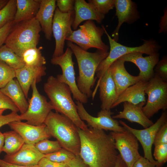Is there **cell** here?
Returning a JSON list of instances; mask_svg holds the SVG:
<instances>
[{"instance_id":"6da1fadb","label":"cell","mask_w":167,"mask_h":167,"mask_svg":"<svg viewBox=\"0 0 167 167\" xmlns=\"http://www.w3.org/2000/svg\"><path fill=\"white\" fill-rule=\"evenodd\" d=\"M80 141L79 156L90 167H113L118 154L111 135L90 127H77Z\"/></svg>"},{"instance_id":"7a4b0ae2","label":"cell","mask_w":167,"mask_h":167,"mask_svg":"<svg viewBox=\"0 0 167 167\" xmlns=\"http://www.w3.org/2000/svg\"><path fill=\"white\" fill-rule=\"evenodd\" d=\"M67 45L74 54L76 59L79 75L77 85L80 92L89 98L92 96L96 79V69L100 63L108 55L109 51L98 50L94 52L84 50L74 43L67 41Z\"/></svg>"},{"instance_id":"3957f363","label":"cell","mask_w":167,"mask_h":167,"mask_svg":"<svg viewBox=\"0 0 167 167\" xmlns=\"http://www.w3.org/2000/svg\"><path fill=\"white\" fill-rule=\"evenodd\" d=\"M43 88L56 112L67 117L81 129L86 130L88 128L78 115L76 105L72 98L71 90L67 85L51 75L44 84Z\"/></svg>"},{"instance_id":"277c9868","label":"cell","mask_w":167,"mask_h":167,"mask_svg":"<svg viewBox=\"0 0 167 167\" xmlns=\"http://www.w3.org/2000/svg\"><path fill=\"white\" fill-rule=\"evenodd\" d=\"M44 123L51 136L55 138L62 148L79 155L80 141L77 127L68 118L51 111Z\"/></svg>"},{"instance_id":"5b68a950","label":"cell","mask_w":167,"mask_h":167,"mask_svg":"<svg viewBox=\"0 0 167 167\" xmlns=\"http://www.w3.org/2000/svg\"><path fill=\"white\" fill-rule=\"evenodd\" d=\"M42 31L35 18L14 24L4 45L21 57L27 49L37 47Z\"/></svg>"},{"instance_id":"8992f818","label":"cell","mask_w":167,"mask_h":167,"mask_svg":"<svg viewBox=\"0 0 167 167\" xmlns=\"http://www.w3.org/2000/svg\"><path fill=\"white\" fill-rule=\"evenodd\" d=\"M105 33L109 40L110 51L108 56L98 66L96 72L99 81L110 65L121 57L131 53L139 52L149 55L158 53L161 46L154 39L143 40V44L138 46L130 47L123 45L115 41L110 36L105 27Z\"/></svg>"},{"instance_id":"52a82bcc","label":"cell","mask_w":167,"mask_h":167,"mask_svg":"<svg viewBox=\"0 0 167 167\" xmlns=\"http://www.w3.org/2000/svg\"><path fill=\"white\" fill-rule=\"evenodd\" d=\"M79 26V28L73 31L66 40L74 43L86 51L91 48L108 51L109 45L102 40V37L105 33L104 26H97L94 21L88 20Z\"/></svg>"},{"instance_id":"ba28073f","label":"cell","mask_w":167,"mask_h":167,"mask_svg":"<svg viewBox=\"0 0 167 167\" xmlns=\"http://www.w3.org/2000/svg\"><path fill=\"white\" fill-rule=\"evenodd\" d=\"M145 93L148 96L143 111L149 119L161 109H167V82L163 81L155 74L148 82Z\"/></svg>"},{"instance_id":"9c48e42d","label":"cell","mask_w":167,"mask_h":167,"mask_svg":"<svg viewBox=\"0 0 167 167\" xmlns=\"http://www.w3.org/2000/svg\"><path fill=\"white\" fill-rule=\"evenodd\" d=\"M73 53L71 49L68 47L62 55L52 58L51 62L61 67L62 74L57 75L56 78L59 81L69 86L73 98L83 104H86L88 101V98L80 92L77 85L74 68L75 63L72 58Z\"/></svg>"},{"instance_id":"30bf717a","label":"cell","mask_w":167,"mask_h":167,"mask_svg":"<svg viewBox=\"0 0 167 167\" xmlns=\"http://www.w3.org/2000/svg\"><path fill=\"white\" fill-rule=\"evenodd\" d=\"M36 84L34 82L31 85L32 94L29 101L27 110L19 115V116L21 121L25 120L29 124L38 126L44 123L54 108L46 98L39 93Z\"/></svg>"},{"instance_id":"8fae6325","label":"cell","mask_w":167,"mask_h":167,"mask_svg":"<svg viewBox=\"0 0 167 167\" xmlns=\"http://www.w3.org/2000/svg\"><path fill=\"white\" fill-rule=\"evenodd\" d=\"M75 16L74 11L63 13L56 7L52 26V34L55 41V48L52 58L60 56L64 53L65 41L73 32L71 27Z\"/></svg>"},{"instance_id":"7c38bea8","label":"cell","mask_w":167,"mask_h":167,"mask_svg":"<svg viewBox=\"0 0 167 167\" xmlns=\"http://www.w3.org/2000/svg\"><path fill=\"white\" fill-rule=\"evenodd\" d=\"M120 124L131 132L136 137L143 148L144 157L156 165L152 153V147L156 135L161 126L167 122V113L164 111L156 121L149 127L142 130L133 128L125 122L120 120Z\"/></svg>"},{"instance_id":"4fadbf2b","label":"cell","mask_w":167,"mask_h":167,"mask_svg":"<svg viewBox=\"0 0 167 167\" xmlns=\"http://www.w3.org/2000/svg\"><path fill=\"white\" fill-rule=\"evenodd\" d=\"M125 129L122 132L111 131L109 134L121 157L128 167H132L141 156L139 152L137 139L131 132Z\"/></svg>"},{"instance_id":"5bb4252c","label":"cell","mask_w":167,"mask_h":167,"mask_svg":"<svg viewBox=\"0 0 167 167\" xmlns=\"http://www.w3.org/2000/svg\"><path fill=\"white\" fill-rule=\"evenodd\" d=\"M78 115L82 121H86L88 126L93 128L112 131L120 132L125 128L120 125L119 122L113 118L111 115L113 113L110 110L101 109L99 111L97 117L90 114L85 109L83 104L76 101Z\"/></svg>"},{"instance_id":"9a60e30c","label":"cell","mask_w":167,"mask_h":167,"mask_svg":"<svg viewBox=\"0 0 167 167\" xmlns=\"http://www.w3.org/2000/svg\"><path fill=\"white\" fill-rule=\"evenodd\" d=\"M143 54L135 52L125 54L118 59L125 62H130L134 64L139 68V75L141 80L148 82L154 76V68L159 61V54L158 53L143 57Z\"/></svg>"},{"instance_id":"2e32d148","label":"cell","mask_w":167,"mask_h":167,"mask_svg":"<svg viewBox=\"0 0 167 167\" xmlns=\"http://www.w3.org/2000/svg\"><path fill=\"white\" fill-rule=\"evenodd\" d=\"M8 125L11 129L21 136L25 143L35 144L41 140L51 137L44 123L36 126L21 121H16L11 122Z\"/></svg>"},{"instance_id":"e0dca14e","label":"cell","mask_w":167,"mask_h":167,"mask_svg":"<svg viewBox=\"0 0 167 167\" xmlns=\"http://www.w3.org/2000/svg\"><path fill=\"white\" fill-rule=\"evenodd\" d=\"M115 15L118 19V25L112 33L113 39L117 42L119 40V32L124 23L131 24L140 17L136 3L131 0H115Z\"/></svg>"},{"instance_id":"ac0fdd59","label":"cell","mask_w":167,"mask_h":167,"mask_svg":"<svg viewBox=\"0 0 167 167\" xmlns=\"http://www.w3.org/2000/svg\"><path fill=\"white\" fill-rule=\"evenodd\" d=\"M98 87L101 109L109 110L118 96L115 84L109 68L98 81L95 91L92 93L93 98Z\"/></svg>"},{"instance_id":"d6986e66","label":"cell","mask_w":167,"mask_h":167,"mask_svg":"<svg viewBox=\"0 0 167 167\" xmlns=\"http://www.w3.org/2000/svg\"><path fill=\"white\" fill-rule=\"evenodd\" d=\"M125 61L118 59L109 67L115 84L118 96L128 87L141 80L139 76H133L126 70Z\"/></svg>"},{"instance_id":"ffe728a7","label":"cell","mask_w":167,"mask_h":167,"mask_svg":"<svg viewBox=\"0 0 167 167\" xmlns=\"http://www.w3.org/2000/svg\"><path fill=\"white\" fill-rule=\"evenodd\" d=\"M44 156L45 155L37 150L35 144L25 143L18 152L11 155L6 154L3 160L10 163L30 166L37 165Z\"/></svg>"},{"instance_id":"44dd1931","label":"cell","mask_w":167,"mask_h":167,"mask_svg":"<svg viewBox=\"0 0 167 167\" xmlns=\"http://www.w3.org/2000/svg\"><path fill=\"white\" fill-rule=\"evenodd\" d=\"M46 67L30 66L25 65L15 70L16 77L19 83L26 98H28L30 87L34 82L36 84L41 80L46 75Z\"/></svg>"},{"instance_id":"7402d4cb","label":"cell","mask_w":167,"mask_h":167,"mask_svg":"<svg viewBox=\"0 0 167 167\" xmlns=\"http://www.w3.org/2000/svg\"><path fill=\"white\" fill-rule=\"evenodd\" d=\"M146 103L142 102L134 104L127 102H123V109L112 118L115 119H124L131 122L137 123L144 128L153 124L152 121L144 114L143 107Z\"/></svg>"},{"instance_id":"603a6c76","label":"cell","mask_w":167,"mask_h":167,"mask_svg":"<svg viewBox=\"0 0 167 167\" xmlns=\"http://www.w3.org/2000/svg\"><path fill=\"white\" fill-rule=\"evenodd\" d=\"M55 0H41L35 18L39 23L46 39L51 41L53 36L52 23L56 8Z\"/></svg>"},{"instance_id":"cb8c5ba5","label":"cell","mask_w":167,"mask_h":167,"mask_svg":"<svg viewBox=\"0 0 167 167\" xmlns=\"http://www.w3.org/2000/svg\"><path fill=\"white\" fill-rule=\"evenodd\" d=\"M74 11L75 18L72 27L75 30L84 21L95 20L100 24L105 17V15L99 13L92 4L84 0H75Z\"/></svg>"},{"instance_id":"d4e9b609","label":"cell","mask_w":167,"mask_h":167,"mask_svg":"<svg viewBox=\"0 0 167 167\" xmlns=\"http://www.w3.org/2000/svg\"><path fill=\"white\" fill-rule=\"evenodd\" d=\"M148 82L140 80L127 88L118 96L111 109L125 102L134 104L146 103L145 91Z\"/></svg>"},{"instance_id":"484cf974","label":"cell","mask_w":167,"mask_h":167,"mask_svg":"<svg viewBox=\"0 0 167 167\" xmlns=\"http://www.w3.org/2000/svg\"><path fill=\"white\" fill-rule=\"evenodd\" d=\"M0 90L14 103L21 114L27 111L28 106V102L17 79L11 80L4 87L0 89Z\"/></svg>"},{"instance_id":"4316f807","label":"cell","mask_w":167,"mask_h":167,"mask_svg":"<svg viewBox=\"0 0 167 167\" xmlns=\"http://www.w3.org/2000/svg\"><path fill=\"white\" fill-rule=\"evenodd\" d=\"M41 0H16V11L14 24L35 18L39 10Z\"/></svg>"},{"instance_id":"83f0119b","label":"cell","mask_w":167,"mask_h":167,"mask_svg":"<svg viewBox=\"0 0 167 167\" xmlns=\"http://www.w3.org/2000/svg\"><path fill=\"white\" fill-rule=\"evenodd\" d=\"M4 145L2 151L7 155H11L18 152L25 143L21 136L14 131H11L3 133Z\"/></svg>"},{"instance_id":"f1b7e54d","label":"cell","mask_w":167,"mask_h":167,"mask_svg":"<svg viewBox=\"0 0 167 167\" xmlns=\"http://www.w3.org/2000/svg\"><path fill=\"white\" fill-rule=\"evenodd\" d=\"M42 46L31 48L23 53L22 58L25 65L30 66H40L46 64L45 57L42 55Z\"/></svg>"},{"instance_id":"f546056e","label":"cell","mask_w":167,"mask_h":167,"mask_svg":"<svg viewBox=\"0 0 167 167\" xmlns=\"http://www.w3.org/2000/svg\"><path fill=\"white\" fill-rule=\"evenodd\" d=\"M0 61L15 70L25 66L22 58L5 45L0 47Z\"/></svg>"},{"instance_id":"4dcf8cb0","label":"cell","mask_w":167,"mask_h":167,"mask_svg":"<svg viewBox=\"0 0 167 167\" xmlns=\"http://www.w3.org/2000/svg\"><path fill=\"white\" fill-rule=\"evenodd\" d=\"M16 11V0H9L0 10V28L8 22L13 21Z\"/></svg>"},{"instance_id":"1f68e13d","label":"cell","mask_w":167,"mask_h":167,"mask_svg":"<svg viewBox=\"0 0 167 167\" xmlns=\"http://www.w3.org/2000/svg\"><path fill=\"white\" fill-rule=\"evenodd\" d=\"M35 145L41 153L45 155L53 153L62 148L57 141L50 140L48 139L41 140Z\"/></svg>"},{"instance_id":"d6a6232c","label":"cell","mask_w":167,"mask_h":167,"mask_svg":"<svg viewBox=\"0 0 167 167\" xmlns=\"http://www.w3.org/2000/svg\"><path fill=\"white\" fill-rule=\"evenodd\" d=\"M75 156L72 153L62 148L56 152L45 155L44 157L53 162L67 164Z\"/></svg>"},{"instance_id":"836d02e7","label":"cell","mask_w":167,"mask_h":167,"mask_svg":"<svg viewBox=\"0 0 167 167\" xmlns=\"http://www.w3.org/2000/svg\"><path fill=\"white\" fill-rule=\"evenodd\" d=\"M15 77V70L0 61V89Z\"/></svg>"},{"instance_id":"e575fe53","label":"cell","mask_w":167,"mask_h":167,"mask_svg":"<svg viewBox=\"0 0 167 167\" xmlns=\"http://www.w3.org/2000/svg\"><path fill=\"white\" fill-rule=\"evenodd\" d=\"M153 156L156 162V167H161L167 161V143L155 146Z\"/></svg>"},{"instance_id":"d590c367","label":"cell","mask_w":167,"mask_h":167,"mask_svg":"<svg viewBox=\"0 0 167 167\" xmlns=\"http://www.w3.org/2000/svg\"><path fill=\"white\" fill-rule=\"evenodd\" d=\"M88 1L99 13L105 15L115 7V0H89Z\"/></svg>"},{"instance_id":"8d00e7d4","label":"cell","mask_w":167,"mask_h":167,"mask_svg":"<svg viewBox=\"0 0 167 167\" xmlns=\"http://www.w3.org/2000/svg\"><path fill=\"white\" fill-rule=\"evenodd\" d=\"M155 74L163 81L167 82V57L164 56L159 60L154 68Z\"/></svg>"},{"instance_id":"74e56055","label":"cell","mask_w":167,"mask_h":167,"mask_svg":"<svg viewBox=\"0 0 167 167\" xmlns=\"http://www.w3.org/2000/svg\"><path fill=\"white\" fill-rule=\"evenodd\" d=\"M9 109L12 112L17 113L19 109L11 100L4 94L0 89V109Z\"/></svg>"},{"instance_id":"f35d334b","label":"cell","mask_w":167,"mask_h":167,"mask_svg":"<svg viewBox=\"0 0 167 167\" xmlns=\"http://www.w3.org/2000/svg\"><path fill=\"white\" fill-rule=\"evenodd\" d=\"M75 0H57L56 5L59 10L63 13L74 11Z\"/></svg>"},{"instance_id":"ab89813d","label":"cell","mask_w":167,"mask_h":167,"mask_svg":"<svg viewBox=\"0 0 167 167\" xmlns=\"http://www.w3.org/2000/svg\"><path fill=\"white\" fill-rule=\"evenodd\" d=\"M167 143V122L157 131L153 142L154 146L161 143Z\"/></svg>"},{"instance_id":"60d3db41","label":"cell","mask_w":167,"mask_h":167,"mask_svg":"<svg viewBox=\"0 0 167 167\" xmlns=\"http://www.w3.org/2000/svg\"><path fill=\"white\" fill-rule=\"evenodd\" d=\"M16 121H21L19 115L17 113L12 112L10 113L0 116V128L9 123Z\"/></svg>"},{"instance_id":"b9f144b4","label":"cell","mask_w":167,"mask_h":167,"mask_svg":"<svg viewBox=\"0 0 167 167\" xmlns=\"http://www.w3.org/2000/svg\"><path fill=\"white\" fill-rule=\"evenodd\" d=\"M14 24L13 21H11L0 28V47L5 44Z\"/></svg>"},{"instance_id":"7bdbcfd3","label":"cell","mask_w":167,"mask_h":167,"mask_svg":"<svg viewBox=\"0 0 167 167\" xmlns=\"http://www.w3.org/2000/svg\"><path fill=\"white\" fill-rule=\"evenodd\" d=\"M38 165L40 167H69L66 164L53 162L45 157L40 160Z\"/></svg>"},{"instance_id":"ee69618b","label":"cell","mask_w":167,"mask_h":167,"mask_svg":"<svg viewBox=\"0 0 167 167\" xmlns=\"http://www.w3.org/2000/svg\"><path fill=\"white\" fill-rule=\"evenodd\" d=\"M159 27V29L158 31L159 34L166 33L167 31V9L166 7L164 9L163 15L161 17Z\"/></svg>"},{"instance_id":"f6af8a7d","label":"cell","mask_w":167,"mask_h":167,"mask_svg":"<svg viewBox=\"0 0 167 167\" xmlns=\"http://www.w3.org/2000/svg\"><path fill=\"white\" fill-rule=\"evenodd\" d=\"M67 164L69 167H90L83 161L79 155L76 156L75 158Z\"/></svg>"},{"instance_id":"bcb514c9","label":"cell","mask_w":167,"mask_h":167,"mask_svg":"<svg viewBox=\"0 0 167 167\" xmlns=\"http://www.w3.org/2000/svg\"><path fill=\"white\" fill-rule=\"evenodd\" d=\"M132 167H156V165L141 156Z\"/></svg>"},{"instance_id":"7dc6e473","label":"cell","mask_w":167,"mask_h":167,"mask_svg":"<svg viewBox=\"0 0 167 167\" xmlns=\"http://www.w3.org/2000/svg\"><path fill=\"white\" fill-rule=\"evenodd\" d=\"M0 167H40L37 165L30 166H26L10 163L0 159Z\"/></svg>"},{"instance_id":"c3c4849f","label":"cell","mask_w":167,"mask_h":167,"mask_svg":"<svg viewBox=\"0 0 167 167\" xmlns=\"http://www.w3.org/2000/svg\"><path fill=\"white\" fill-rule=\"evenodd\" d=\"M113 167H128L119 154L118 155L115 165Z\"/></svg>"},{"instance_id":"681fc988","label":"cell","mask_w":167,"mask_h":167,"mask_svg":"<svg viewBox=\"0 0 167 167\" xmlns=\"http://www.w3.org/2000/svg\"><path fill=\"white\" fill-rule=\"evenodd\" d=\"M4 143V139L3 134L0 131V154L2 151Z\"/></svg>"},{"instance_id":"f907efd6","label":"cell","mask_w":167,"mask_h":167,"mask_svg":"<svg viewBox=\"0 0 167 167\" xmlns=\"http://www.w3.org/2000/svg\"><path fill=\"white\" fill-rule=\"evenodd\" d=\"M9 0H0V10L7 3Z\"/></svg>"},{"instance_id":"816d5d0a","label":"cell","mask_w":167,"mask_h":167,"mask_svg":"<svg viewBox=\"0 0 167 167\" xmlns=\"http://www.w3.org/2000/svg\"><path fill=\"white\" fill-rule=\"evenodd\" d=\"M6 110V109H0V116L2 115L3 112Z\"/></svg>"},{"instance_id":"f5cc1de1","label":"cell","mask_w":167,"mask_h":167,"mask_svg":"<svg viewBox=\"0 0 167 167\" xmlns=\"http://www.w3.org/2000/svg\"><path fill=\"white\" fill-rule=\"evenodd\" d=\"M165 167H167V166Z\"/></svg>"}]
</instances>
